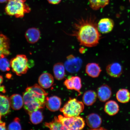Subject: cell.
Masks as SVG:
<instances>
[{
	"mask_svg": "<svg viewBox=\"0 0 130 130\" xmlns=\"http://www.w3.org/2000/svg\"><path fill=\"white\" fill-rule=\"evenodd\" d=\"M26 1L9 0L5 8L6 13L17 18L23 17L24 14L30 11L29 6L24 3Z\"/></svg>",
	"mask_w": 130,
	"mask_h": 130,
	"instance_id": "3",
	"label": "cell"
},
{
	"mask_svg": "<svg viewBox=\"0 0 130 130\" xmlns=\"http://www.w3.org/2000/svg\"><path fill=\"white\" fill-rule=\"evenodd\" d=\"M49 3L53 4H57L60 2L61 0H48Z\"/></svg>",
	"mask_w": 130,
	"mask_h": 130,
	"instance_id": "31",
	"label": "cell"
},
{
	"mask_svg": "<svg viewBox=\"0 0 130 130\" xmlns=\"http://www.w3.org/2000/svg\"><path fill=\"white\" fill-rule=\"evenodd\" d=\"M31 122L34 124H37L43 121V116L41 111L39 110H35L29 113Z\"/></svg>",
	"mask_w": 130,
	"mask_h": 130,
	"instance_id": "24",
	"label": "cell"
},
{
	"mask_svg": "<svg viewBox=\"0 0 130 130\" xmlns=\"http://www.w3.org/2000/svg\"><path fill=\"white\" fill-rule=\"evenodd\" d=\"M101 71V68L97 63H89L86 66V73L91 77L94 78L98 77Z\"/></svg>",
	"mask_w": 130,
	"mask_h": 130,
	"instance_id": "16",
	"label": "cell"
},
{
	"mask_svg": "<svg viewBox=\"0 0 130 130\" xmlns=\"http://www.w3.org/2000/svg\"><path fill=\"white\" fill-rule=\"evenodd\" d=\"M9 40L7 37L0 34V57H6L10 54Z\"/></svg>",
	"mask_w": 130,
	"mask_h": 130,
	"instance_id": "13",
	"label": "cell"
},
{
	"mask_svg": "<svg viewBox=\"0 0 130 130\" xmlns=\"http://www.w3.org/2000/svg\"><path fill=\"white\" fill-rule=\"evenodd\" d=\"M45 126L50 129L67 130L58 119V117H55L52 121L50 122H45Z\"/></svg>",
	"mask_w": 130,
	"mask_h": 130,
	"instance_id": "23",
	"label": "cell"
},
{
	"mask_svg": "<svg viewBox=\"0 0 130 130\" xmlns=\"http://www.w3.org/2000/svg\"><path fill=\"white\" fill-rule=\"evenodd\" d=\"M83 61L80 58L75 57L71 55L67 57L64 64L65 69L71 73H77L82 67Z\"/></svg>",
	"mask_w": 130,
	"mask_h": 130,
	"instance_id": "6",
	"label": "cell"
},
{
	"mask_svg": "<svg viewBox=\"0 0 130 130\" xmlns=\"http://www.w3.org/2000/svg\"><path fill=\"white\" fill-rule=\"evenodd\" d=\"M89 1L91 7L94 10H98L101 8L99 0H89Z\"/></svg>",
	"mask_w": 130,
	"mask_h": 130,
	"instance_id": "28",
	"label": "cell"
},
{
	"mask_svg": "<svg viewBox=\"0 0 130 130\" xmlns=\"http://www.w3.org/2000/svg\"><path fill=\"white\" fill-rule=\"evenodd\" d=\"M3 78L2 76H0V92L3 93H6V90L5 86L2 85L3 82Z\"/></svg>",
	"mask_w": 130,
	"mask_h": 130,
	"instance_id": "29",
	"label": "cell"
},
{
	"mask_svg": "<svg viewBox=\"0 0 130 130\" xmlns=\"http://www.w3.org/2000/svg\"><path fill=\"white\" fill-rule=\"evenodd\" d=\"M97 97V94L94 91L92 90L87 91L83 96V103L87 106H91L96 101Z\"/></svg>",
	"mask_w": 130,
	"mask_h": 130,
	"instance_id": "18",
	"label": "cell"
},
{
	"mask_svg": "<svg viewBox=\"0 0 130 130\" xmlns=\"http://www.w3.org/2000/svg\"><path fill=\"white\" fill-rule=\"evenodd\" d=\"M9 1V0H0V3H4Z\"/></svg>",
	"mask_w": 130,
	"mask_h": 130,
	"instance_id": "34",
	"label": "cell"
},
{
	"mask_svg": "<svg viewBox=\"0 0 130 130\" xmlns=\"http://www.w3.org/2000/svg\"><path fill=\"white\" fill-rule=\"evenodd\" d=\"M110 0H99L100 2L101 7L103 8L108 5L109 3Z\"/></svg>",
	"mask_w": 130,
	"mask_h": 130,
	"instance_id": "30",
	"label": "cell"
},
{
	"mask_svg": "<svg viewBox=\"0 0 130 130\" xmlns=\"http://www.w3.org/2000/svg\"><path fill=\"white\" fill-rule=\"evenodd\" d=\"M40 32L39 29L35 27L29 29L25 32V37L29 43H37L40 38Z\"/></svg>",
	"mask_w": 130,
	"mask_h": 130,
	"instance_id": "14",
	"label": "cell"
},
{
	"mask_svg": "<svg viewBox=\"0 0 130 130\" xmlns=\"http://www.w3.org/2000/svg\"><path fill=\"white\" fill-rule=\"evenodd\" d=\"M106 70L109 75L115 78L119 77L123 72L122 67L118 62H114L109 64L107 66Z\"/></svg>",
	"mask_w": 130,
	"mask_h": 130,
	"instance_id": "9",
	"label": "cell"
},
{
	"mask_svg": "<svg viewBox=\"0 0 130 130\" xmlns=\"http://www.w3.org/2000/svg\"><path fill=\"white\" fill-rule=\"evenodd\" d=\"M129 2L130 3V0H129Z\"/></svg>",
	"mask_w": 130,
	"mask_h": 130,
	"instance_id": "36",
	"label": "cell"
},
{
	"mask_svg": "<svg viewBox=\"0 0 130 130\" xmlns=\"http://www.w3.org/2000/svg\"><path fill=\"white\" fill-rule=\"evenodd\" d=\"M79 52L81 53H85L86 50L85 48L84 47H81L79 49Z\"/></svg>",
	"mask_w": 130,
	"mask_h": 130,
	"instance_id": "33",
	"label": "cell"
},
{
	"mask_svg": "<svg viewBox=\"0 0 130 130\" xmlns=\"http://www.w3.org/2000/svg\"><path fill=\"white\" fill-rule=\"evenodd\" d=\"M48 94L40 85L27 87L23 94L24 108L29 114L44 108Z\"/></svg>",
	"mask_w": 130,
	"mask_h": 130,
	"instance_id": "2",
	"label": "cell"
},
{
	"mask_svg": "<svg viewBox=\"0 0 130 130\" xmlns=\"http://www.w3.org/2000/svg\"><path fill=\"white\" fill-rule=\"evenodd\" d=\"M6 123L3 122L0 123V130H6Z\"/></svg>",
	"mask_w": 130,
	"mask_h": 130,
	"instance_id": "32",
	"label": "cell"
},
{
	"mask_svg": "<svg viewBox=\"0 0 130 130\" xmlns=\"http://www.w3.org/2000/svg\"><path fill=\"white\" fill-rule=\"evenodd\" d=\"M120 110L119 105L114 100H110L107 101L104 107L105 113L110 116H113L117 114Z\"/></svg>",
	"mask_w": 130,
	"mask_h": 130,
	"instance_id": "15",
	"label": "cell"
},
{
	"mask_svg": "<svg viewBox=\"0 0 130 130\" xmlns=\"http://www.w3.org/2000/svg\"><path fill=\"white\" fill-rule=\"evenodd\" d=\"M1 116L2 115H0V123H2L3 122L1 120Z\"/></svg>",
	"mask_w": 130,
	"mask_h": 130,
	"instance_id": "35",
	"label": "cell"
},
{
	"mask_svg": "<svg viewBox=\"0 0 130 130\" xmlns=\"http://www.w3.org/2000/svg\"><path fill=\"white\" fill-rule=\"evenodd\" d=\"M53 72L55 77L57 80H60L64 79L66 72L64 65L61 63H58L54 64Z\"/></svg>",
	"mask_w": 130,
	"mask_h": 130,
	"instance_id": "20",
	"label": "cell"
},
{
	"mask_svg": "<svg viewBox=\"0 0 130 130\" xmlns=\"http://www.w3.org/2000/svg\"><path fill=\"white\" fill-rule=\"evenodd\" d=\"M112 95L111 88L107 84H103L97 89V97L101 102H105L108 101L111 98Z\"/></svg>",
	"mask_w": 130,
	"mask_h": 130,
	"instance_id": "8",
	"label": "cell"
},
{
	"mask_svg": "<svg viewBox=\"0 0 130 130\" xmlns=\"http://www.w3.org/2000/svg\"><path fill=\"white\" fill-rule=\"evenodd\" d=\"M114 25V22L112 19L109 18L102 19L97 23L99 31L102 34L109 33L113 30Z\"/></svg>",
	"mask_w": 130,
	"mask_h": 130,
	"instance_id": "7",
	"label": "cell"
},
{
	"mask_svg": "<svg viewBox=\"0 0 130 130\" xmlns=\"http://www.w3.org/2000/svg\"><path fill=\"white\" fill-rule=\"evenodd\" d=\"M84 109L83 102L75 98L70 99L60 110L64 116L67 117L79 116Z\"/></svg>",
	"mask_w": 130,
	"mask_h": 130,
	"instance_id": "4",
	"label": "cell"
},
{
	"mask_svg": "<svg viewBox=\"0 0 130 130\" xmlns=\"http://www.w3.org/2000/svg\"><path fill=\"white\" fill-rule=\"evenodd\" d=\"M8 129L10 130L22 129L19 119L17 118L14 119V121L9 125Z\"/></svg>",
	"mask_w": 130,
	"mask_h": 130,
	"instance_id": "27",
	"label": "cell"
},
{
	"mask_svg": "<svg viewBox=\"0 0 130 130\" xmlns=\"http://www.w3.org/2000/svg\"><path fill=\"white\" fill-rule=\"evenodd\" d=\"M61 104V100L59 97L53 96L46 97L45 105L50 111L55 112L60 109Z\"/></svg>",
	"mask_w": 130,
	"mask_h": 130,
	"instance_id": "10",
	"label": "cell"
},
{
	"mask_svg": "<svg viewBox=\"0 0 130 130\" xmlns=\"http://www.w3.org/2000/svg\"><path fill=\"white\" fill-rule=\"evenodd\" d=\"M73 28L72 32L70 35L75 37L80 45L92 47L99 43L101 35L94 16L78 19L73 24Z\"/></svg>",
	"mask_w": 130,
	"mask_h": 130,
	"instance_id": "1",
	"label": "cell"
},
{
	"mask_svg": "<svg viewBox=\"0 0 130 130\" xmlns=\"http://www.w3.org/2000/svg\"><path fill=\"white\" fill-rule=\"evenodd\" d=\"M68 85L70 90H74L80 93L82 84L80 77L78 76H73L69 78Z\"/></svg>",
	"mask_w": 130,
	"mask_h": 130,
	"instance_id": "22",
	"label": "cell"
},
{
	"mask_svg": "<svg viewBox=\"0 0 130 130\" xmlns=\"http://www.w3.org/2000/svg\"><path fill=\"white\" fill-rule=\"evenodd\" d=\"M28 59L25 55H17L10 62L12 71L19 76L26 74L28 69Z\"/></svg>",
	"mask_w": 130,
	"mask_h": 130,
	"instance_id": "5",
	"label": "cell"
},
{
	"mask_svg": "<svg viewBox=\"0 0 130 130\" xmlns=\"http://www.w3.org/2000/svg\"><path fill=\"white\" fill-rule=\"evenodd\" d=\"M9 99L5 96L0 95V115H5L10 111Z\"/></svg>",
	"mask_w": 130,
	"mask_h": 130,
	"instance_id": "19",
	"label": "cell"
},
{
	"mask_svg": "<svg viewBox=\"0 0 130 130\" xmlns=\"http://www.w3.org/2000/svg\"><path fill=\"white\" fill-rule=\"evenodd\" d=\"M116 98L120 103L125 104L130 100V92L128 89H119L116 94Z\"/></svg>",
	"mask_w": 130,
	"mask_h": 130,
	"instance_id": "21",
	"label": "cell"
},
{
	"mask_svg": "<svg viewBox=\"0 0 130 130\" xmlns=\"http://www.w3.org/2000/svg\"><path fill=\"white\" fill-rule=\"evenodd\" d=\"M54 82L53 76L48 73H43L41 75L38 79L39 84L43 89L50 88L52 86Z\"/></svg>",
	"mask_w": 130,
	"mask_h": 130,
	"instance_id": "12",
	"label": "cell"
},
{
	"mask_svg": "<svg viewBox=\"0 0 130 130\" xmlns=\"http://www.w3.org/2000/svg\"><path fill=\"white\" fill-rule=\"evenodd\" d=\"M10 63L5 57H0V70L2 71H9L10 70Z\"/></svg>",
	"mask_w": 130,
	"mask_h": 130,
	"instance_id": "26",
	"label": "cell"
},
{
	"mask_svg": "<svg viewBox=\"0 0 130 130\" xmlns=\"http://www.w3.org/2000/svg\"><path fill=\"white\" fill-rule=\"evenodd\" d=\"M10 106L14 110L21 109L24 105L23 98L18 94H14L10 98Z\"/></svg>",
	"mask_w": 130,
	"mask_h": 130,
	"instance_id": "17",
	"label": "cell"
},
{
	"mask_svg": "<svg viewBox=\"0 0 130 130\" xmlns=\"http://www.w3.org/2000/svg\"><path fill=\"white\" fill-rule=\"evenodd\" d=\"M85 126V122L84 119L79 116L74 117L71 130L82 129Z\"/></svg>",
	"mask_w": 130,
	"mask_h": 130,
	"instance_id": "25",
	"label": "cell"
},
{
	"mask_svg": "<svg viewBox=\"0 0 130 130\" xmlns=\"http://www.w3.org/2000/svg\"><path fill=\"white\" fill-rule=\"evenodd\" d=\"M86 121L89 127L94 129L100 128L102 123L101 117L96 113L89 115L86 118Z\"/></svg>",
	"mask_w": 130,
	"mask_h": 130,
	"instance_id": "11",
	"label": "cell"
}]
</instances>
